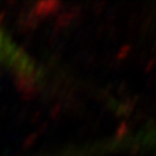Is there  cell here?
<instances>
[{"mask_svg": "<svg viewBox=\"0 0 156 156\" xmlns=\"http://www.w3.org/2000/svg\"><path fill=\"white\" fill-rule=\"evenodd\" d=\"M0 69L23 81L36 84L43 73L38 63L0 26Z\"/></svg>", "mask_w": 156, "mask_h": 156, "instance_id": "1", "label": "cell"}, {"mask_svg": "<svg viewBox=\"0 0 156 156\" xmlns=\"http://www.w3.org/2000/svg\"><path fill=\"white\" fill-rule=\"evenodd\" d=\"M112 149H129L136 151L156 150V120L145 126L116 138L111 143Z\"/></svg>", "mask_w": 156, "mask_h": 156, "instance_id": "2", "label": "cell"}]
</instances>
